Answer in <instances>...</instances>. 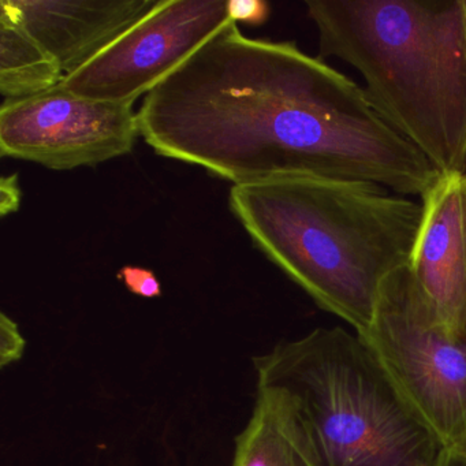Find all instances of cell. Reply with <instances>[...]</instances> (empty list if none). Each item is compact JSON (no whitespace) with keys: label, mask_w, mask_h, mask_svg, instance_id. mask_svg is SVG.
I'll use <instances>...</instances> for the list:
<instances>
[{"label":"cell","mask_w":466,"mask_h":466,"mask_svg":"<svg viewBox=\"0 0 466 466\" xmlns=\"http://www.w3.org/2000/svg\"><path fill=\"white\" fill-rule=\"evenodd\" d=\"M118 279L135 296L144 299H157L162 296V286L151 269L127 266L119 269Z\"/></svg>","instance_id":"cell-13"},{"label":"cell","mask_w":466,"mask_h":466,"mask_svg":"<svg viewBox=\"0 0 466 466\" xmlns=\"http://www.w3.org/2000/svg\"><path fill=\"white\" fill-rule=\"evenodd\" d=\"M159 4L160 0H0V9L20 23L69 76Z\"/></svg>","instance_id":"cell-9"},{"label":"cell","mask_w":466,"mask_h":466,"mask_svg":"<svg viewBox=\"0 0 466 466\" xmlns=\"http://www.w3.org/2000/svg\"><path fill=\"white\" fill-rule=\"evenodd\" d=\"M137 116L157 155L234 185L320 177L421 198L441 176L348 76L294 43L248 39L236 23L149 92Z\"/></svg>","instance_id":"cell-1"},{"label":"cell","mask_w":466,"mask_h":466,"mask_svg":"<svg viewBox=\"0 0 466 466\" xmlns=\"http://www.w3.org/2000/svg\"><path fill=\"white\" fill-rule=\"evenodd\" d=\"M65 73L58 62L7 13H0V92L5 102L56 88Z\"/></svg>","instance_id":"cell-11"},{"label":"cell","mask_w":466,"mask_h":466,"mask_svg":"<svg viewBox=\"0 0 466 466\" xmlns=\"http://www.w3.org/2000/svg\"><path fill=\"white\" fill-rule=\"evenodd\" d=\"M436 466H466V457L450 450H441Z\"/></svg>","instance_id":"cell-16"},{"label":"cell","mask_w":466,"mask_h":466,"mask_svg":"<svg viewBox=\"0 0 466 466\" xmlns=\"http://www.w3.org/2000/svg\"><path fill=\"white\" fill-rule=\"evenodd\" d=\"M231 466H312L274 387L258 386L252 416L236 438Z\"/></svg>","instance_id":"cell-10"},{"label":"cell","mask_w":466,"mask_h":466,"mask_svg":"<svg viewBox=\"0 0 466 466\" xmlns=\"http://www.w3.org/2000/svg\"><path fill=\"white\" fill-rule=\"evenodd\" d=\"M230 24L228 0H160L62 86L86 99L133 105Z\"/></svg>","instance_id":"cell-6"},{"label":"cell","mask_w":466,"mask_h":466,"mask_svg":"<svg viewBox=\"0 0 466 466\" xmlns=\"http://www.w3.org/2000/svg\"><path fill=\"white\" fill-rule=\"evenodd\" d=\"M21 190L18 187L17 177H4L0 182V211L6 217L7 214L17 211L20 207Z\"/></svg>","instance_id":"cell-15"},{"label":"cell","mask_w":466,"mask_h":466,"mask_svg":"<svg viewBox=\"0 0 466 466\" xmlns=\"http://www.w3.org/2000/svg\"><path fill=\"white\" fill-rule=\"evenodd\" d=\"M26 340L12 318L0 315V367L6 368L23 359Z\"/></svg>","instance_id":"cell-12"},{"label":"cell","mask_w":466,"mask_h":466,"mask_svg":"<svg viewBox=\"0 0 466 466\" xmlns=\"http://www.w3.org/2000/svg\"><path fill=\"white\" fill-rule=\"evenodd\" d=\"M140 136L137 114L127 103L99 102L67 91H50L0 108L2 157L53 170L96 166L129 154Z\"/></svg>","instance_id":"cell-7"},{"label":"cell","mask_w":466,"mask_h":466,"mask_svg":"<svg viewBox=\"0 0 466 466\" xmlns=\"http://www.w3.org/2000/svg\"><path fill=\"white\" fill-rule=\"evenodd\" d=\"M359 335L443 449L466 457V337L441 323L409 266L384 280Z\"/></svg>","instance_id":"cell-5"},{"label":"cell","mask_w":466,"mask_h":466,"mask_svg":"<svg viewBox=\"0 0 466 466\" xmlns=\"http://www.w3.org/2000/svg\"><path fill=\"white\" fill-rule=\"evenodd\" d=\"M465 176L441 174L421 196V223L408 264L441 323L460 337H466Z\"/></svg>","instance_id":"cell-8"},{"label":"cell","mask_w":466,"mask_h":466,"mask_svg":"<svg viewBox=\"0 0 466 466\" xmlns=\"http://www.w3.org/2000/svg\"><path fill=\"white\" fill-rule=\"evenodd\" d=\"M230 208L256 247L321 309L367 331L384 280L408 266L421 204L354 179L234 185Z\"/></svg>","instance_id":"cell-2"},{"label":"cell","mask_w":466,"mask_h":466,"mask_svg":"<svg viewBox=\"0 0 466 466\" xmlns=\"http://www.w3.org/2000/svg\"><path fill=\"white\" fill-rule=\"evenodd\" d=\"M321 58L362 76L378 113L441 174H466L465 0H308Z\"/></svg>","instance_id":"cell-3"},{"label":"cell","mask_w":466,"mask_h":466,"mask_svg":"<svg viewBox=\"0 0 466 466\" xmlns=\"http://www.w3.org/2000/svg\"><path fill=\"white\" fill-rule=\"evenodd\" d=\"M465 13H466V0H465Z\"/></svg>","instance_id":"cell-18"},{"label":"cell","mask_w":466,"mask_h":466,"mask_svg":"<svg viewBox=\"0 0 466 466\" xmlns=\"http://www.w3.org/2000/svg\"><path fill=\"white\" fill-rule=\"evenodd\" d=\"M228 15L233 23L261 25L269 15V6L260 0H228Z\"/></svg>","instance_id":"cell-14"},{"label":"cell","mask_w":466,"mask_h":466,"mask_svg":"<svg viewBox=\"0 0 466 466\" xmlns=\"http://www.w3.org/2000/svg\"><path fill=\"white\" fill-rule=\"evenodd\" d=\"M465 196H466V176H465Z\"/></svg>","instance_id":"cell-17"},{"label":"cell","mask_w":466,"mask_h":466,"mask_svg":"<svg viewBox=\"0 0 466 466\" xmlns=\"http://www.w3.org/2000/svg\"><path fill=\"white\" fill-rule=\"evenodd\" d=\"M258 386L282 395L312 466H436L435 433L357 332L319 329L253 357Z\"/></svg>","instance_id":"cell-4"}]
</instances>
